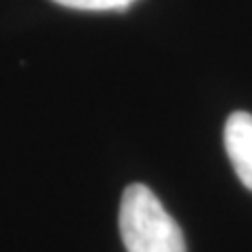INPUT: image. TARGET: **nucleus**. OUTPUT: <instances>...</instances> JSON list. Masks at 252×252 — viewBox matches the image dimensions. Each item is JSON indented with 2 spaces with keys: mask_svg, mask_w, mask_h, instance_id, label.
<instances>
[{
  "mask_svg": "<svg viewBox=\"0 0 252 252\" xmlns=\"http://www.w3.org/2000/svg\"><path fill=\"white\" fill-rule=\"evenodd\" d=\"M225 149L235 175L252 191V114L233 112L227 118Z\"/></svg>",
  "mask_w": 252,
  "mask_h": 252,
  "instance_id": "nucleus-2",
  "label": "nucleus"
},
{
  "mask_svg": "<svg viewBox=\"0 0 252 252\" xmlns=\"http://www.w3.org/2000/svg\"><path fill=\"white\" fill-rule=\"evenodd\" d=\"M53 2L78 11H124L135 0H53Z\"/></svg>",
  "mask_w": 252,
  "mask_h": 252,
  "instance_id": "nucleus-3",
  "label": "nucleus"
},
{
  "mask_svg": "<svg viewBox=\"0 0 252 252\" xmlns=\"http://www.w3.org/2000/svg\"><path fill=\"white\" fill-rule=\"evenodd\" d=\"M118 223L128 252H187L177 220L143 183H132L124 189Z\"/></svg>",
  "mask_w": 252,
  "mask_h": 252,
  "instance_id": "nucleus-1",
  "label": "nucleus"
}]
</instances>
